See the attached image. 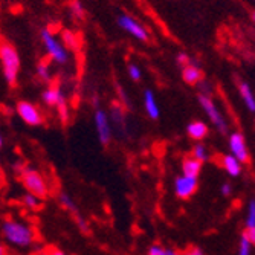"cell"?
<instances>
[{"label":"cell","mask_w":255,"mask_h":255,"mask_svg":"<svg viewBox=\"0 0 255 255\" xmlns=\"http://www.w3.org/2000/svg\"><path fill=\"white\" fill-rule=\"evenodd\" d=\"M220 193L223 197H229L231 194H233V185H231L229 182H225L222 183V187H220Z\"/></svg>","instance_id":"obj_31"},{"label":"cell","mask_w":255,"mask_h":255,"mask_svg":"<svg viewBox=\"0 0 255 255\" xmlns=\"http://www.w3.org/2000/svg\"><path fill=\"white\" fill-rule=\"evenodd\" d=\"M252 18H254V21H255V12L252 14Z\"/></svg>","instance_id":"obj_37"},{"label":"cell","mask_w":255,"mask_h":255,"mask_svg":"<svg viewBox=\"0 0 255 255\" xmlns=\"http://www.w3.org/2000/svg\"><path fill=\"white\" fill-rule=\"evenodd\" d=\"M21 205L26 208V210L29 211H38L40 210V206H41V199L34 196L32 193H26V194H23L21 196Z\"/></svg>","instance_id":"obj_19"},{"label":"cell","mask_w":255,"mask_h":255,"mask_svg":"<svg viewBox=\"0 0 255 255\" xmlns=\"http://www.w3.org/2000/svg\"><path fill=\"white\" fill-rule=\"evenodd\" d=\"M46 255H66L63 251H60V249H55V248H51L49 251H48V254Z\"/></svg>","instance_id":"obj_34"},{"label":"cell","mask_w":255,"mask_h":255,"mask_svg":"<svg viewBox=\"0 0 255 255\" xmlns=\"http://www.w3.org/2000/svg\"><path fill=\"white\" fill-rule=\"evenodd\" d=\"M239 92H240V95H242L248 110L249 112H255V97L252 94L251 87L245 81H239Z\"/></svg>","instance_id":"obj_17"},{"label":"cell","mask_w":255,"mask_h":255,"mask_svg":"<svg viewBox=\"0 0 255 255\" xmlns=\"http://www.w3.org/2000/svg\"><path fill=\"white\" fill-rule=\"evenodd\" d=\"M220 165L226 171L229 177H239L243 171V164L234 154H223L220 156Z\"/></svg>","instance_id":"obj_11"},{"label":"cell","mask_w":255,"mask_h":255,"mask_svg":"<svg viewBox=\"0 0 255 255\" xmlns=\"http://www.w3.org/2000/svg\"><path fill=\"white\" fill-rule=\"evenodd\" d=\"M58 202H60V205H61L63 210H66L67 213H71L72 217L77 216V214H80V210H78L77 203L74 202V199H72L71 196H69L67 193H60V194H58Z\"/></svg>","instance_id":"obj_18"},{"label":"cell","mask_w":255,"mask_h":255,"mask_svg":"<svg viewBox=\"0 0 255 255\" xmlns=\"http://www.w3.org/2000/svg\"><path fill=\"white\" fill-rule=\"evenodd\" d=\"M202 167H203V162L196 159L193 154L185 156L182 160V174L190 176V177H199L202 173Z\"/></svg>","instance_id":"obj_12"},{"label":"cell","mask_w":255,"mask_h":255,"mask_svg":"<svg viewBox=\"0 0 255 255\" xmlns=\"http://www.w3.org/2000/svg\"><path fill=\"white\" fill-rule=\"evenodd\" d=\"M41 38H43V43L46 46V51H48V55L51 58H54L58 63H66L67 61L69 55H67V52L64 49V46L54 38L51 31H48V29L43 31L41 32Z\"/></svg>","instance_id":"obj_8"},{"label":"cell","mask_w":255,"mask_h":255,"mask_svg":"<svg viewBox=\"0 0 255 255\" xmlns=\"http://www.w3.org/2000/svg\"><path fill=\"white\" fill-rule=\"evenodd\" d=\"M199 177H190V176H179L174 180V194L180 200H188L191 199L197 188H199Z\"/></svg>","instance_id":"obj_5"},{"label":"cell","mask_w":255,"mask_h":255,"mask_svg":"<svg viewBox=\"0 0 255 255\" xmlns=\"http://www.w3.org/2000/svg\"><path fill=\"white\" fill-rule=\"evenodd\" d=\"M6 246L8 245H2V246H0V255H8L6 254Z\"/></svg>","instance_id":"obj_35"},{"label":"cell","mask_w":255,"mask_h":255,"mask_svg":"<svg viewBox=\"0 0 255 255\" xmlns=\"http://www.w3.org/2000/svg\"><path fill=\"white\" fill-rule=\"evenodd\" d=\"M18 179L23 185V188L26 190V193H32L41 200L49 197V183L38 170L25 165L18 173Z\"/></svg>","instance_id":"obj_2"},{"label":"cell","mask_w":255,"mask_h":255,"mask_svg":"<svg viewBox=\"0 0 255 255\" xmlns=\"http://www.w3.org/2000/svg\"><path fill=\"white\" fill-rule=\"evenodd\" d=\"M177 60H179V63L183 64V66H188V64H190V57H188L187 54H180V55L177 57Z\"/></svg>","instance_id":"obj_33"},{"label":"cell","mask_w":255,"mask_h":255,"mask_svg":"<svg viewBox=\"0 0 255 255\" xmlns=\"http://www.w3.org/2000/svg\"><path fill=\"white\" fill-rule=\"evenodd\" d=\"M144 104H145V110H147V115L151 118V120H157L159 118V107H157V103H156V98L153 95L151 90H145L144 94Z\"/></svg>","instance_id":"obj_16"},{"label":"cell","mask_w":255,"mask_h":255,"mask_svg":"<svg viewBox=\"0 0 255 255\" xmlns=\"http://www.w3.org/2000/svg\"><path fill=\"white\" fill-rule=\"evenodd\" d=\"M128 74L131 77L133 81H139L141 80V71H139V67L134 66V64H128Z\"/></svg>","instance_id":"obj_29"},{"label":"cell","mask_w":255,"mask_h":255,"mask_svg":"<svg viewBox=\"0 0 255 255\" xmlns=\"http://www.w3.org/2000/svg\"><path fill=\"white\" fill-rule=\"evenodd\" d=\"M63 40H64V44L67 48H77V37L74 32L71 31H64L63 32Z\"/></svg>","instance_id":"obj_25"},{"label":"cell","mask_w":255,"mask_h":255,"mask_svg":"<svg viewBox=\"0 0 255 255\" xmlns=\"http://www.w3.org/2000/svg\"><path fill=\"white\" fill-rule=\"evenodd\" d=\"M118 25L123 29H126L128 34L136 37L137 40H142V41L148 40V32L145 31V28H142V25H139V23L130 15H126V14L120 15L118 17Z\"/></svg>","instance_id":"obj_10"},{"label":"cell","mask_w":255,"mask_h":255,"mask_svg":"<svg viewBox=\"0 0 255 255\" xmlns=\"http://www.w3.org/2000/svg\"><path fill=\"white\" fill-rule=\"evenodd\" d=\"M168 255H183V254L177 252L176 249H168Z\"/></svg>","instance_id":"obj_36"},{"label":"cell","mask_w":255,"mask_h":255,"mask_svg":"<svg viewBox=\"0 0 255 255\" xmlns=\"http://www.w3.org/2000/svg\"><path fill=\"white\" fill-rule=\"evenodd\" d=\"M0 60H2V67L3 74L11 87L17 86V75L20 71V58L17 54V49L14 48V44L9 41H2L0 46Z\"/></svg>","instance_id":"obj_3"},{"label":"cell","mask_w":255,"mask_h":255,"mask_svg":"<svg viewBox=\"0 0 255 255\" xmlns=\"http://www.w3.org/2000/svg\"><path fill=\"white\" fill-rule=\"evenodd\" d=\"M49 58H51V57H49ZM49 58H48V60L44 58V60L37 66V74H38V77H40L43 81H48V80H49V69H48Z\"/></svg>","instance_id":"obj_23"},{"label":"cell","mask_w":255,"mask_h":255,"mask_svg":"<svg viewBox=\"0 0 255 255\" xmlns=\"http://www.w3.org/2000/svg\"><path fill=\"white\" fill-rule=\"evenodd\" d=\"M69 6H71V11L77 18H84V6L80 0H71Z\"/></svg>","instance_id":"obj_24"},{"label":"cell","mask_w":255,"mask_h":255,"mask_svg":"<svg viewBox=\"0 0 255 255\" xmlns=\"http://www.w3.org/2000/svg\"><path fill=\"white\" fill-rule=\"evenodd\" d=\"M112 117H113V121L117 123L118 126H123V124H124V113H123L121 106H120V107H113V110H112Z\"/></svg>","instance_id":"obj_27"},{"label":"cell","mask_w":255,"mask_h":255,"mask_svg":"<svg viewBox=\"0 0 255 255\" xmlns=\"http://www.w3.org/2000/svg\"><path fill=\"white\" fill-rule=\"evenodd\" d=\"M95 127H97V131H98V139L100 142L107 147L112 141V126H110V121L107 118V115L104 110L98 109L95 112Z\"/></svg>","instance_id":"obj_9"},{"label":"cell","mask_w":255,"mask_h":255,"mask_svg":"<svg viewBox=\"0 0 255 255\" xmlns=\"http://www.w3.org/2000/svg\"><path fill=\"white\" fill-rule=\"evenodd\" d=\"M243 236L252 243V246H255V228H245Z\"/></svg>","instance_id":"obj_30"},{"label":"cell","mask_w":255,"mask_h":255,"mask_svg":"<svg viewBox=\"0 0 255 255\" xmlns=\"http://www.w3.org/2000/svg\"><path fill=\"white\" fill-rule=\"evenodd\" d=\"M43 100L48 106H58V103L63 100V97H61V92H60V87L57 83L51 84L48 89H46V92L43 94Z\"/></svg>","instance_id":"obj_15"},{"label":"cell","mask_w":255,"mask_h":255,"mask_svg":"<svg viewBox=\"0 0 255 255\" xmlns=\"http://www.w3.org/2000/svg\"><path fill=\"white\" fill-rule=\"evenodd\" d=\"M252 243L242 234L240 243H239V249H237V255H252Z\"/></svg>","instance_id":"obj_22"},{"label":"cell","mask_w":255,"mask_h":255,"mask_svg":"<svg viewBox=\"0 0 255 255\" xmlns=\"http://www.w3.org/2000/svg\"><path fill=\"white\" fill-rule=\"evenodd\" d=\"M183 255H205V252L197 246H191L183 252Z\"/></svg>","instance_id":"obj_32"},{"label":"cell","mask_w":255,"mask_h":255,"mask_svg":"<svg viewBox=\"0 0 255 255\" xmlns=\"http://www.w3.org/2000/svg\"><path fill=\"white\" fill-rule=\"evenodd\" d=\"M147 255H168V249L160 245H151L147 251Z\"/></svg>","instance_id":"obj_28"},{"label":"cell","mask_w":255,"mask_h":255,"mask_svg":"<svg viewBox=\"0 0 255 255\" xmlns=\"http://www.w3.org/2000/svg\"><path fill=\"white\" fill-rule=\"evenodd\" d=\"M187 134L193 139V141H203V139L208 136V126L202 121H194L190 123L187 127Z\"/></svg>","instance_id":"obj_13"},{"label":"cell","mask_w":255,"mask_h":255,"mask_svg":"<svg viewBox=\"0 0 255 255\" xmlns=\"http://www.w3.org/2000/svg\"><path fill=\"white\" fill-rule=\"evenodd\" d=\"M245 228H255V199H251L246 206Z\"/></svg>","instance_id":"obj_20"},{"label":"cell","mask_w":255,"mask_h":255,"mask_svg":"<svg viewBox=\"0 0 255 255\" xmlns=\"http://www.w3.org/2000/svg\"><path fill=\"white\" fill-rule=\"evenodd\" d=\"M199 103L202 106V109L205 110V113L208 115V118L211 120V123L216 126V128L220 131V133H226L228 131V124L225 121V118L222 117L220 110L217 109V106L214 104V101L210 98V95H205V94H200L199 95Z\"/></svg>","instance_id":"obj_4"},{"label":"cell","mask_w":255,"mask_h":255,"mask_svg":"<svg viewBox=\"0 0 255 255\" xmlns=\"http://www.w3.org/2000/svg\"><path fill=\"white\" fill-rule=\"evenodd\" d=\"M2 236L8 246L17 249H28L35 245L37 234L35 229L17 219H5L2 223Z\"/></svg>","instance_id":"obj_1"},{"label":"cell","mask_w":255,"mask_h":255,"mask_svg":"<svg viewBox=\"0 0 255 255\" xmlns=\"http://www.w3.org/2000/svg\"><path fill=\"white\" fill-rule=\"evenodd\" d=\"M228 145H229L231 154H234L242 162V164H249L251 154H249V150H248V144L245 141V136L240 131H234V133L229 134Z\"/></svg>","instance_id":"obj_6"},{"label":"cell","mask_w":255,"mask_h":255,"mask_svg":"<svg viewBox=\"0 0 255 255\" xmlns=\"http://www.w3.org/2000/svg\"><path fill=\"white\" fill-rule=\"evenodd\" d=\"M191 154L196 157V159H199L200 162H208L210 160V153H208V148L203 145V144H196L194 147H193V151H191Z\"/></svg>","instance_id":"obj_21"},{"label":"cell","mask_w":255,"mask_h":255,"mask_svg":"<svg viewBox=\"0 0 255 255\" xmlns=\"http://www.w3.org/2000/svg\"><path fill=\"white\" fill-rule=\"evenodd\" d=\"M182 78H183L185 83H188V84H191V86H196V84H199V83L202 81L203 74H202V71H200V69H199L197 66L188 64V66H185V67H183V71H182Z\"/></svg>","instance_id":"obj_14"},{"label":"cell","mask_w":255,"mask_h":255,"mask_svg":"<svg viewBox=\"0 0 255 255\" xmlns=\"http://www.w3.org/2000/svg\"><path fill=\"white\" fill-rule=\"evenodd\" d=\"M17 113H18V117L25 121L28 126H41L44 118H43V115L41 112L38 110L37 106H34L32 103L29 101H20L17 104Z\"/></svg>","instance_id":"obj_7"},{"label":"cell","mask_w":255,"mask_h":255,"mask_svg":"<svg viewBox=\"0 0 255 255\" xmlns=\"http://www.w3.org/2000/svg\"><path fill=\"white\" fill-rule=\"evenodd\" d=\"M58 115H60V118H61V123L63 124H66L67 123V120H69V110H67V106H66V101H64V98L58 103Z\"/></svg>","instance_id":"obj_26"}]
</instances>
